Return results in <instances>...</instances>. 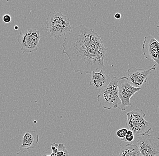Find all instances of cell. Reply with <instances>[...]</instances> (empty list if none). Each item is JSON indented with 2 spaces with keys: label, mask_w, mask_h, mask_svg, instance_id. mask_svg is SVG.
Listing matches in <instances>:
<instances>
[{
  "label": "cell",
  "mask_w": 159,
  "mask_h": 156,
  "mask_svg": "<svg viewBox=\"0 0 159 156\" xmlns=\"http://www.w3.org/2000/svg\"><path fill=\"white\" fill-rule=\"evenodd\" d=\"M41 38L40 32L36 29H30L20 33L17 41L23 53H32L36 51Z\"/></svg>",
  "instance_id": "obj_5"
},
{
  "label": "cell",
  "mask_w": 159,
  "mask_h": 156,
  "mask_svg": "<svg viewBox=\"0 0 159 156\" xmlns=\"http://www.w3.org/2000/svg\"><path fill=\"white\" fill-rule=\"evenodd\" d=\"M128 131V130L126 128H121L117 131L116 135L121 140L124 141V138L127 135Z\"/></svg>",
  "instance_id": "obj_14"
},
{
  "label": "cell",
  "mask_w": 159,
  "mask_h": 156,
  "mask_svg": "<svg viewBox=\"0 0 159 156\" xmlns=\"http://www.w3.org/2000/svg\"><path fill=\"white\" fill-rule=\"evenodd\" d=\"M146 114L142 109H136L127 113V124L137 137L148 134L152 130L151 123L145 119Z\"/></svg>",
  "instance_id": "obj_4"
},
{
  "label": "cell",
  "mask_w": 159,
  "mask_h": 156,
  "mask_svg": "<svg viewBox=\"0 0 159 156\" xmlns=\"http://www.w3.org/2000/svg\"><path fill=\"white\" fill-rule=\"evenodd\" d=\"M111 80L110 76L101 69L99 72H92L89 83L95 91L100 92L109 84Z\"/></svg>",
  "instance_id": "obj_10"
},
{
  "label": "cell",
  "mask_w": 159,
  "mask_h": 156,
  "mask_svg": "<svg viewBox=\"0 0 159 156\" xmlns=\"http://www.w3.org/2000/svg\"><path fill=\"white\" fill-rule=\"evenodd\" d=\"M46 25L51 37L57 39L73 29L70 23V18L61 12H49L47 17Z\"/></svg>",
  "instance_id": "obj_2"
},
{
  "label": "cell",
  "mask_w": 159,
  "mask_h": 156,
  "mask_svg": "<svg viewBox=\"0 0 159 156\" xmlns=\"http://www.w3.org/2000/svg\"><path fill=\"white\" fill-rule=\"evenodd\" d=\"M135 140V136L134 134H127L124 138V141L127 142H132Z\"/></svg>",
  "instance_id": "obj_15"
},
{
  "label": "cell",
  "mask_w": 159,
  "mask_h": 156,
  "mask_svg": "<svg viewBox=\"0 0 159 156\" xmlns=\"http://www.w3.org/2000/svg\"><path fill=\"white\" fill-rule=\"evenodd\" d=\"M7 2H12V1H14V0H6Z\"/></svg>",
  "instance_id": "obj_20"
},
{
  "label": "cell",
  "mask_w": 159,
  "mask_h": 156,
  "mask_svg": "<svg viewBox=\"0 0 159 156\" xmlns=\"http://www.w3.org/2000/svg\"><path fill=\"white\" fill-rule=\"evenodd\" d=\"M2 20L5 23H9L11 21V17L9 15H5L3 17Z\"/></svg>",
  "instance_id": "obj_16"
},
{
  "label": "cell",
  "mask_w": 159,
  "mask_h": 156,
  "mask_svg": "<svg viewBox=\"0 0 159 156\" xmlns=\"http://www.w3.org/2000/svg\"><path fill=\"white\" fill-rule=\"evenodd\" d=\"M39 142V136L35 131H29L23 137L22 144L20 146V151L25 152L30 149H34Z\"/></svg>",
  "instance_id": "obj_11"
},
{
  "label": "cell",
  "mask_w": 159,
  "mask_h": 156,
  "mask_svg": "<svg viewBox=\"0 0 159 156\" xmlns=\"http://www.w3.org/2000/svg\"><path fill=\"white\" fill-rule=\"evenodd\" d=\"M118 81L117 77H113L109 84L99 92L97 96V101L104 109H120L122 103L119 97Z\"/></svg>",
  "instance_id": "obj_3"
},
{
  "label": "cell",
  "mask_w": 159,
  "mask_h": 156,
  "mask_svg": "<svg viewBox=\"0 0 159 156\" xmlns=\"http://www.w3.org/2000/svg\"><path fill=\"white\" fill-rule=\"evenodd\" d=\"M55 156H68V152L64 144L60 143L58 145L57 152Z\"/></svg>",
  "instance_id": "obj_13"
},
{
  "label": "cell",
  "mask_w": 159,
  "mask_h": 156,
  "mask_svg": "<svg viewBox=\"0 0 159 156\" xmlns=\"http://www.w3.org/2000/svg\"><path fill=\"white\" fill-rule=\"evenodd\" d=\"M157 65H155L148 69L131 67L128 70V78L132 85L136 88H141L148 80V76L152 71L156 69Z\"/></svg>",
  "instance_id": "obj_9"
},
{
  "label": "cell",
  "mask_w": 159,
  "mask_h": 156,
  "mask_svg": "<svg viewBox=\"0 0 159 156\" xmlns=\"http://www.w3.org/2000/svg\"><path fill=\"white\" fill-rule=\"evenodd\" d=\"M118 156H143L137 145L132 144L122 145Z\"/></svg>",
  "instance_id": "obj_12"
},
{
  "label": "cell",
  "mask_w": 159,
  "mask_h": 156,
  "mask_svg": "<svg viewBox=\"0 0 159 156\" xmlns=\"http://www.w3.org/2000/svg\"><path fill=\"white\" fill-rule=\"evenodd\" d=\"M50 155L51 156H55L54 154L53 153H52Z\"/></svg>",
  "instance_id": "obj_21"
},
{
  "label": "cell",
  "mask_w": 159,
  "mask_h": 156,
  "mask_svg": "<svg viewBox=\"0 0 159 156\" xmlns=\"http://www.w3.org/2000/svg\"><path fill=\"white\" fill-rule=\"evenodd\" d=\"M51 149L52 151L55 150L56 149L58 148V144H56V143H52L51 144Z\"/></svg>",
  "instance_id": "obj_17"
},
{
  "label": "cell",
  "mask_w": 159,
  "mask_h": 156,
  "mask_svg": "<svg viewBox=\"0 0 159 156\" xmlns=\"http://www.w3.org/2000/svg\"><path fill=\"white\" fill-rule=\"evenodd\" d=\"M43 156H51V155H43Z\"/></svg>",
  "instance_id": "obj_22"
},
{
  "label": "cell",
  "mask_w": 159,
  "mask_h": 156,
  "mask_svg": "<svg viewBox=\"0 0 159 156\" xmlns=\"http://www.w3.org/2000/svg\"><path fill=\"white\" fill-rule=\"evenodd\" d=\"M142 51L144 57L159 65V41L152 36L144 38Z\"/></svg>",
  "instance_id": "obj_8"
},
{
  "label": "cell",
  "mask_w": 159,
  "mask_h": 156,
  "mask_svg": "<svg viewBox=\"0 0 159 156\" xmlns=\"http://www.w3.org/2000/svg\"></svg>",
  "instance_id": "obj_24"
},
{
  "label": "cell",
  "mask_w": 159,
  "mask_h": 156,
  "mask_svg": "<svg viewBox=\"0 0 159 156\" xmlns=\"http://www.w3.org/2000/svg\"><path fill=\"white\" fill-rule=\"evenodd\" d=\"M157 27H158V28H159V24H158V25H157Z\"/></svg>",
  "instance_id": "obj_23"
},
{
  "label": "cell",
  "mask_w": 159,
  "mask_h": 156,
  "mask_svg": "<svg viewBox=\"0 0 159 156\" xmlns=\"http://www.w3.org/2000/svg\"><path fill=\"white\" fill-rule=\"evenodd\" d=\"M14 29L15 30H17L19 29L18 26L17 25L15 26Z\"/></svg>",
  "instance_id": "obj_19"
},
{
  "label": "cell",
  "mask_w": 159,
  "mask_h": 156,
  "mask_svg": "<svg viewBox=\"0 0 159 156\" xmlns=\"http://www.w3.org/2000/svg\"><path fill=\"white\" fill-rule=\"evenodd\" d=\"M118 86L119 97L122 103L119 109L125 111L126 107L132 105L130 101L131 98L135 93L140 91L141 88L133 86L126 76L118 79Z\"/></svg>",
  "instance_id": "obj_6"
},
{
  "label": "cell",
  "mask_w": 159,
  "mask_h": 156,
  "mask_svg": "<svg viewBox=\"0 0 159 156\" xmlns=\"http://www.w3.org/2000/svg\"><path fill=\"white\" fill-rule=\"evenodd\" d=\"M75 73L91 74L104 68L107 48L97 33L83 25L73 28L62 44Z\"/></svg>",
  "instance_id": "obj_1"
},
{
  "label": "cell",
  "mask_w": 159,
  "mask_h": 156,
  "mask_svg": "<svg viewBox=\"0 0 159 156\" xmlns=\"http://www.w3.org/2000/svg\"><path fill=\"white\" fill-rule=\"evenodd\" d=\"M137 146L143 156L159 154V137L146 134L138 137Z\"/></svg>",
  "instance_id": "obj_7"
},
{
  "label": "cell",
  "mask_w": 159,
  "mask_h": 156,
  "mask_svg": "<svg viewBox=\"0 0 159 156\" xmlns=\"http://www.w3.org/2000/svg\"><path fill=\"white\" fill-rule=\"evenodd\" d=\"M114 18L117 20L120 19L121 18V14L119 13H117L115 14L114 15Z\"/></svg>",
  "instance_id": "obj_18"
}]
</instances>
